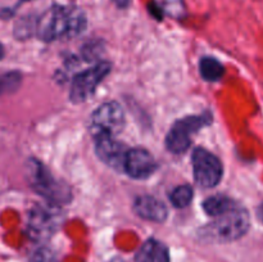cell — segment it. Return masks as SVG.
<instances>
[{"label":"cell","instance_id":"obj_1","mask_svg":"<svg viewBox=\"0 0 263 262\" xmlns=\"http://www.w3.org/2000/svg\"><path fill=\"white\" fill-rule=\"evenodd\" d=\"M86 17L84 12L71 7H51L36 20V35L40 40L71 39L84 31Z\"/></svg>","mask_w":263,"mask_h":262},{"label":"cell","instance_id":"obj_2","mask_svg":"<svg viewBox=\"0 0 263 262\" xmlns=\"http://www.w3.org/2000/svg\"><path fill=\"white\" fill-rule=\"evenodd\" d=\"M251 226V218L246 208L236 204L228 212L215 217L212 222L199 230V236L211 243H229L246 235Z\"/></svg>","mask_w":263,"mask_h":262},{"label":"cell","instance_id":"obj_3","mask_svg":"<svg viewBox=\"0 0 263 262\" xmlns=\"http://www.w3.org/2000/svg\"><path fill=\"white\" fill-rule=\"evenodd\" d=\"M26 177L28 185L44 198L49 204H67L72 199L69 188L59 181L37 159H28L26 163Z\"/></svg>","mask_w":263,"mask_h":262},{"label":"cell","instance_id":"obj_4","mask_svg":"<svg viewBox=\"0 0 263 262\" xmlns=\"http://www.w3.org/2000/svg\"><path fill=\"white\" fill-rule=\"evenodd\" d=\"M211 121H212V116L210 113H204L200 116H189V117L176 121L167 134V149L175 154L186 152L192 144V136L198 130L210 125Z\"/></svg>","mask_w":263,"mask_h":262},{"label":"cell","instance_id":"obj_5","mask_svg":"<svg viewBox=\"0 0 263 262\" xmlns=\"http://www.w3.org/2000/svg\"><path fill=\"white\" fill-rule=\"evenodd\" d=\"M125 127V113L116 102H108L98 107L90 118V133L94 138L117 136Z\"/></svg>","mask_w":263,"mask_h":262},{"label":"cell","instance_id":"obj_6","mask_svg":"<svg viewBox=\"0 0 263 262\" xmlns=\"http://www.w3.org/2000/svg\"><path fill=\"white\" fill-rule=\"evenodd\" d=\"M194 180L202 188H215L221 181L223 167L220 159L204 148H195L192 156Z\"/></svg>","mask_w":263,"mask_h":262},{"label":"cell","instance_id":"obj_7","mask_svg":"<svg viewBox=\"0 0 263 262\" xmlns=\"http://www.w3.org/2000/svg\"><path fill=\"white\" fill-rule=\"evenodd\" d=\"M59 226L55 205H35L28 213L27 234L32 240L44 241L50 238Z\"/></svg>","mask_w":263,"mask_h":262},{"label":"cell","instance_id":"obj_8","mask_svg":"<svg viewBox=\"0 0 263 262\" xmlns=\"http://www.w3.org/2000/svg\"><path fill=\"white\" fill-rule=\"evenodd\" d=\"M109 72L110 64L108 62H100L97 66L77 74L72 81L69 99L73 103L86 102Z\"/></svg>","mask_w":263,"mask_h":262},{"label":"cell","instance_id":"obj_9","mask_svg":"<svg viewBox=\"0 0 263 262\" xmlns=\"http://www.w3.org/2000/svg\"><path fill=\"white\" fill-rule=\"evenodd\" d=\"M157 163L154 157L144 148L128 149L126 154L123 171L130 177L136 180H143L153 175Z\"/></svg>","mask_w":263,"mask_h":262},{"label":"cell","instance_id":"obj_10","mask_svg":"<svg viewBox=\"0 0 263 262\" xmlns=\"http://www.w3.org/2000/svg\"><path fill=\"white\" fill-rule=\"evenodd\" d=\"M95 152L102 162L115 170H123L128 149L125 144L116 140L115 136L95 138Z\"/></svg>","mask_w":263,"mask_h":262},{"label":"cell","instance_id":"obj_11","mask_svg":"<svg viewBox=\"0 0 263 262\" xmlns=\"http://www.w3.org/2000/svg\"><path fill=\"white\" fill-rule=\"evenodd\" d=\"M135 212L140 216L141 218L148 221H154V222H163L167 218L168 211H167L166 204L158 198L152 197V195H141L135 200Z\"/></svg>","mask_w":263,"mask_h":262},{"label":"cell","instance_id":"obj_12","mask_svg":"<svg viewBox=\"0 0 263 262\" xmlns=\"http://www.w3.org/2000/svg\"><path fill=\"white\" fill-rule=\"evenodd\" d=\"M135 262H170L168 248L157 239H149L138 251Z\"/></svg>","mask_w":263,"mask_h":262},{"label":"cell","instance_id":"obj_13","mask_svg":"<svg viewBox=\"0 0 263 262\" xmlns=\"http://www.w3.org/2000/svg\"><path fill=\"white\" fill-rule=\"evenodd\" d=\"M236 204H238V203L234 202L231 198L222 194H217L207 198V199L203 202V208H204V211L210 216L217 217V216L230 211L231 208L235 207Z\"/></svg>","mask_w":263,"mask_h":262},{"label":"cell","instance_id":"obj_14","mask_svg":"<svg viewBox=\"0 0 263 262\" xmlns=\"http://www.w3.org/2000/svg\"><path fill=\"white\" fill-rule=\"evenodd\" d=\"M199 72L200 76L205 80V81H218L221 77L225 73V68L222 64L212 57H205V58L200 59L199 63Z\"/></svg>","mask_w":263,"mask_h":262},{"label":"cell","instance_id":"obj_15","mask_svg":"<svg viewBox=\"0 0 263 262\" xmlns=\"http://www.w3.org/2000/svg\"><path fill=\"white\" fill-rule=\"evenodd\" d=\"M193 195L194 193H193L190 185H179L170 194V200L176 208H184L190 204V202L193 200Z\"/></svg>","mask_w":263,"mask_h":262},{"label":"cell","instance_id":"obj_16","mask_svg":"<svg viewBox=\"0 0 263 262\" xmlns=\"http://www.w3.org/2000/svg\"><path fill=\"white\" fill-rule=\"evenodd\" d=\"M21 76L15 72H10V73H5L0 76V94L7 90H13L17 87L20 84Z\"/></svg>","mask_w":263,"mask_h":262},{"label":"cell","instance_id":"obj_17","mask_svg":"<svg viewBox=\"0 0 263 262\" xmlns=\"http://www.w3.org/2000/svg\"><path fill=\"white\" fill-rule=\"evenodd\" d=\"M30 262H57V259L48 248H39L32 253Z\"/></svg>","mask_w":263,"mask_h":262},{"label":"cell","instance_id":"obj_18","mask_svg":"<svg viewBox=\"0 0 263 262\" xmlns=\"http://www.w3.org/2000/svg\"><path fill=\"white\" fill-rule=\"evenodd\" d=\"M149 10H151V13L154 15V17H157V18L162 17V9L158 7V5H157V3L152 2L151 4H149Z\"/></svg>","mask_w":263,"mask_h":262},{"label":"cell","instance_id":"obj_19","mask_svg":"<svg viewBox=\"0 0 263 262\" xmlns=\"http://www.w3.org/2000/svg\"><path fill=\"white\" fill-rule=\"evenodd\" d=\"M258 217H259V220L263 222V203L258 207Z\"/></svg>","mask_w":263,"mask_h":262},{"label":"cell","instance_id":"obj_20","mask_svg":"<svg viewBox=\"0 0 263 262\" xmlns=\"http://www.w3.org/2000/svg\"><path fill=\"white\" fill-rule=\"evenodd\" d=\"M4 54H5L4 46H3V45H2V43H0V61H2V59L4 58Z\"/></svg>","mask_w":263,"mask_h":262}]
</instances>
